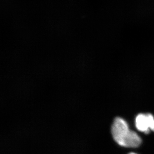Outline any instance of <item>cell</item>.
Segmentation results:
<instances>
[{"mask_svg":"<svg viewBox=\"0 0 154 154\" xmlns=\"http://www.w3.org/2000/svg\"><path fill=\"white\" fill-rule=\"evenodd\" d=\"M129 154H135V153H130Z\"/></svg>","mask_w":154,"mask_h":154,"instance_id":"obj_4","label":"cell"},{"mask_svg":"<svg viewBox=\"0 0 154 154\" xmlns=\"http://www.w3.org/2000/svg\"><path fill=\"white\" fill-rule=\"evenodd\" d=\"M130 130L128 127V124L121 118H115L112 124V136L117 144L122 145L123 141L127 138Z\"/></svg>","mask_w":154,"mask_h":154,"instance_id":"obj_1","label":"cell"},{"mask_svg":"<svg viewBox=\"0 0 154 154\" xmlns=\"http://www.w3.org/2000/svg\"><path fill=\"white\" fill-rule=\"evenodd\" d=\"M148 116L149 124H150V129L152 131L154 132V117L151 114H147Z\"/></svg>","mask_w":154,"mask_h":154,"instance_id":"obj_3","label":"cell"},{"mask_svg":"<svg viewBox=\"0 0 154 154\" xmlns=\"http://www.w3.org/2000/svg\"><path fill=\"white\" fill-rule=\"evenodd\" d=\"M136 127L142 132L148 134L150 132V124L148 114H140L137 115L135 120Z\"/></svg>","mask_w":154,"mask_h":154,"instance_id":"obj_2","label":"cell"}]
</instances>
